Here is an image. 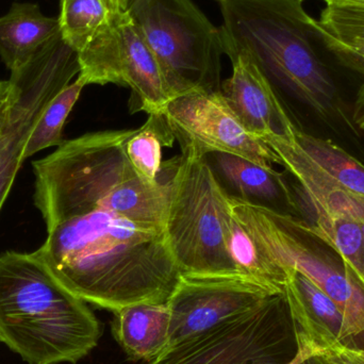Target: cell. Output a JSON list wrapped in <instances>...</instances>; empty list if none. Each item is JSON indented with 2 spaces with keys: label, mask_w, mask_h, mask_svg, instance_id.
Segmentation results:
<instances>
[{
  "label": "cell",
  "mask_w": 364,
  "mask_h": 364,
  "mask_svg": "<svg viewBox=\"0 0 364 364\" xmlns=\"http://www.w3.org/2000/svg\"><path fill=\"white\" fill-rule=\"evenodd\" d=\"M36 255L58 282L87 304L119 311L166 304L181 273L166 231L94 210L45 223Z\"/></svg>",
  "instance_id": "6da1fadb"
},
{
  "label": "cell",
  "mask_w": 364,
  "mask_h": 364,
  "mask_svg": "<svg viewBox=\"0 0 364 364\" xmlns=\"http://www.w3.org/2000/svg\"><path fill=\"white\" fill-rule=\"evenodd\" d=\"M134 132H90L32 162L34 205L45 223L102 210L164 229L168 181H145L132 168L125 145Z\"/></svg>",
  "instance_id": "7a4b0ae2"
},
{
  "label": "cell",
  "mask_w": 364,
  "mask_h": 364,
  "mask_svg": "<svg viewBox=\"0 0 364 364\" xmlns=\"http://www.w3.org/2000/svg\"><path fill=\"white\" fill-rule=\"evenodd\" d=\"M224 53L252 61L282 90L335 129L358 128L314 47L311 16L299 0H215Z\"/></svg>",
  "instance_id": "3957f363"
},
{
  "label": "cell",
  "mask_w": 364,
  "mask_h": 364,
  "mask_svg": "<svg viewBox=\"0 0 364 364\" xmlns=\"http://www.w3.org/2000/svg\"><path fill=\"white\" fill-rule=\"evenodd\" d=\"M100 322L36 252L0 255V342L28 364L77 363L97 346Z\"/></svg>",
  "instance_id": "277c9868"
},
{
  "label": "cell",
  "mask_w": 364,
  "mask_h": 364,
  "mask_svg": "<svg viewBox=\"0 0 364 364\" xmlns=\"http://www.w3.org/2000/svg\"><path fill=\"white\" fill-rule=\"evenodd\" d=\"M231 212L259 250L282 269L309 278L341 309L364 348V288L340 255L303 218L275 211L227 192Z\"/></svg>",
  "instance_id": "5b68a950"
},
{
  "label": "cell",
  "mask_w": 364,
  "mask_h": 364,
  "mask_svg": "<svg viewBox=\"0 0 364 364\" xmlns=\"http://www.w3.org/2000/svg\"><path fill=\"white\" fill-rule=\"evenodd\" d=\"M170 164L164 231L181 275L243 276L225 243L222 209L226 190L207 160L181 153Z\"/></svg>",
  "instance_id": "8992f818"
},
{
  "label": "cell",
  "mask_w": 364,
  "mask_h": 364,
  "mask_svg": "<svg viewBox=\"0 0 364 364\" xmlns=\"http://www.w3.org/2000/svg\"><path fill=\"white\" fill-rule=\"evenodd\" d=\"M127 11L173 98L193 90L220 91V29L192 0H130Z\"/></svg>",
  "instance_id": "52a82bcc"
},
{
  "label": "cell",
  "mask_w": 364,
  "mask_h": 364,
  "mask_svg": "<svg viewBox=\"0 0 364 364\" xmlns=\"http://www.w3.org/2000/svg\"><path fill=\"white\" fill-rule=\"evenodd\" d=\"M297 352L296 328L284 293L171 344L149 364H288Z\"/></svg>",
  "instance_id": "ba28073f"
},
{
  "label": "cell",
  "mask_w": 364,
  "mask_h": 364,
  "mask_svg": "<svg viewBox=\"0 0 364 364\" xmlns=\"http://www.w3.org/2000/svg\"><path fill=\"white\" fill-rule=\"evenodd\" d=\"M80 73L78 55L60 34L29 63L11 72V94L0 113V210L45 108Z\"/></svg>",
  "instance_id": "9c48e42d"
},
{
  "label": "cell",
  "mask_w": 364,
  "mask_h": 364,
  "mask_svg": "<svg viewBox=\"0 0 364 364\" xmlns=\"http://www.w3.org/2000/svg\"><path fill=\"white\" fill-rule=\"evenodd\" d=\"M78 55V78L85 85L109 83L129 87L136 111L161 113L173 100L159 63L128 11L115 12L110 23Z\"/></svg>",
  "instance_id": "30bf717a"
},
{
  "label": "cell",
  "mask_w": 364,
  "mask_h": 364,
  "mask_svg": "<svg viewBox=\"0 0 364 364\" xmlns=\"http://www.w3.org/2000/svg\"><path fill=\"white\" fill-rule=\"evenodd\" d=\"M161 113L181 153L200 158L230 154L267 168L278 164L277 155L246 132L220 91L193 90L173 98Z\"/></svg>",
  "instance_id": "8fae6325"
},
{
  "label": "cell",
  "mask_w": 364,
  "mask_h": 364,
  "mask_svg": "<svg viewBox=\"0 0 364 364\" xmlns=\"http://www.w3.org/2000/svg\"><path fill=\"white\" fill-rule=\"evenodd\" d=\"M279 295L243 276H182L168 301L170 346L256 309Z\"/></svg>",
  "instance_id": "7c38bea8"
},
{
  "label": "cell",
  "mask_w": 364,
  "mask_h": 364,
  "mask_svg": "<svg viewBox=\"0 0 364 364\" xmlns=\"http://www.w3.org/2000/svg\"><path fill=\"white\" fill-rule=\"evenodd\" d=\"M232 74L220 92L246 132L261 139L267 134L292 136L297 129L278 92L247 58H231Z\"/></svg>",
  "instance_id": "4fadbf2b"
},
{
  "label": "cell",
  "mask_w": 364,
  "mask_h": 364,
  "mask_svg": "<svg viewBox=\"0 0 364 364\" xmlns=\"http://www.w3.org/2000/svg\"><path fill=\"white\" fill-rule=\"evenodd\" d=\"M260 140L277 155L278 164L296 181L294 190L301 205L364 225V199L348 192L318 166L299 144L295 134H267Z\"/></svg>",
  "instance_id": "5bb4252c"
},
{
  "label": "cell",
  "mask_w": 364,
  "mask_h": 364,
  "mask_svg": "<svg viewBox=\"0 0 364 364\" xmlns=\"http://www.w3.org/2000/svg\"><path fill=\"white\" fill-rule=\"evenodd\" d=\"M288 273L284 296L297 336L321 353L340 346L355 348L350 325L335 301L296 269Z\"/></svg>",
  "instance_id": "9a60e30c"
},
{
  "label": "cell",
  "mask_w": 364,
  "mask_h": 364,
  "mask_svg": "<svg viewBox=\"0 0 364 364\" xmlns=\"http://www.w3.org/2000/svg\"><path fill=\"white\" fill-rule=\"evenodd\" d=\"M205 158L220 184L235 191L231 195L301 218L294 188L275 168H263L230 154L212 153Z\"/></svg>",
  "instance_id": "2e32d148"
},
{
  "label": "cell",
  "mask_w": 364,
  "mask_h": 364,
  "mask_svg": "<svg viewBox=\"0 0 364 364\" xmlns=\"http://www.w3.org/2000/svg\"><path fill=\"white\" fill-rule=\"evenodd\" d=\"M61 34L60 19L47 16L40 6L15 2L0 17V58L10 72L29 63Z\"/></svg>",
  "instance_id": "e0dca14e"
},
{
  "label": "cell",
  "mask_w": 364,
  "mask_h": 364,
  "mask_svg": "<svg viewBox=\"0 0 364 364\" xmlns=\"http://www.w3.org/2000/svg\"><path fill=\"white\" fill-rule=\"evenodd\" d=\"M113 333L132 360L153 361L170 346L168 304H136L114 312Z\"/></svg>",
  "instance_id": "ac0fdd59"
},
{
  "label": "cell",
  "mask_w": 364,
  "mask_h": 364,
  "mask_svg": "<svg viewBox=\"0 0 364 364\" xmlns=\"http://www.w3.org/2000/svg\"><path fill=\"white\" fill-rule=\"evenodd\" d=\"M226 194L222 209L223 229L227 250L235 267L244 277L250 278L278 294H284L288 282V272L259 250L231 212L227 203Z\"/></svg>",
  "instance_id": "d6986e66"
},
{
  "label": "cell",
  "mask_w": 364,
  "mask_h": 364,
  "mask_svg": "<svg viewBox=\"0 0 364 364\" xmlns=\"http://www.w3.org/2000/svg\"><path fill=\"white\" fill-rule=\"evenodd\" d=\"M301 215L310 228L326 241L364 288V231L356 220L333 215L321 210L301 205Z\"/></svg>",
  "instance_id": "ffe728a7"
},
{
  "label": "cell",
  "mask_w": 364,
  "mask_h": 364,
  "mask_svg": "<svg viewBox=\"0 0 364 364\" xmlns=\"http://www.w3.org/2000/svg\"><path fill=\"white\" fill-rule=\"evenodd\" d=\"M175 136L162 113L149 114L142 127L134 129L126 142L128 159L139 176L147 182L160 181L162 147H172Z\"/></svg>",
  "instance_id": "44dd1931"
},
{
  "label": "cell",
  "mask_w": 364,
  "mask_h": 364,
  "mask_svg": "<svg viewBox=\"0 0 364 364\" xmlns=\"http://www.w3.org/2000/svg\"><path fill=\"white\" fill-rule=\"evenodd\" d=\"M295 139L304 151L348 192L364 199V164L328 139L318 138L299 128Z\"/></svg>",
  "instance_id": "7402d4cb"
},
{
  "label": "cell",
  "mask_w": 364,
  "mask_h": 364,
  "mask_svg": "<svg viewBox=\"0 0 364 364\" xmlns=\"http://www.w3.org/2000/svg\"><path fill=\"white\" fill-rule=\"evenodd\" d=\"M60 2L62 38L77 53L110 23L117 12L108 0H60Z\"/></svg>",
  "instance_id": "603a6c76"
},
{
  "label": "cell",
  "mask_w": 364,
  "mask_h": 364,
  "mask_svg": "<svg viewBox=\"0 0 364 364\" xmlns=\"http://www.w3.org/2000/svg\"><path fill=\"white\" fill-rule=\"evenodd\" d=\"M85 87V82L80 78H77L49 102L28 139L23 155L25 160L38 151L63 144L62 134L64 125Z\"/></svg>",
  "instance_id": "cb8c5ba5"
},
{
  "label": "cell",
  "mask_w": 364,
  "mask_h": 364,
  "mask_svg": "<svg viewBox=\"0 0 364 364\" xmlns=\"http://www.w3.org/2000/svg\"><path fill=\"white\" fill-rule=\"evenodd\" d=\"M312 30L316 40L322 41L329 53H333L342 65L364 77L363 40H338L324 32L316 31L314 28Z\"/></svg>",
  "instance_id": "d4e9b609"
},
{
  "label": "cell",
  "mask_w": 364,
  "mask_h": 364,
  "mask_svg": "<svg viewBox=\"0 0 364 364\" xmlns=\"http://www.w3.org/2000/svg\"><path fill=\"white\" fill-rule=\"evenodd\" d=\"M325 364H364V348L337 346L320 355Z\"/></svg>",
  "instance_id": "484cf974"
},
{
  "label": "cell",
  "mask_w": 364,
  "mask_h": 364,
  "mask_svg": "<svg viewBox=\"0 0 364 364\" xmlns=\"http://www.w3.org/2000/svg\"><path fill=\"white\" fill-rule=\"evenodd\" d=\"M353 122L358 130L364 132V82L358 92H357L356 102H355L354 113H353Z\"/></svg>",
  "instance_id": "4316f807"
},
{
  "label": "cell",
  "mask_w": 364,
  "mask_h": 364,
  "mask_svg": "<svg viewBox=\"0 0 364 364\" xmlns=\"http://www.w3.org/2000/svg\"><path fill=\"white\" fill-rule=\"evenodd\" d=\"M326 6H339V8L363 9L364 0H323Z\"/></svg>",
  "instance_id": "83f0119b"
},
{
  "label": "cell",
  "mask_w": 364,
  "mask_h": 364,
  "mask_svg": "<svg viewBox=\"0 0 364 364\" xmlns=\"http://www.w3.org/2000/svg\"><path fill=\"white\" fill-rule=\"evenodd\" d=\"M11 94L10 81H0V113L4 110Z\"/></svg>",
  "instance_id": "f1b7e54d"
},
{
  "label": "cell",
  "mask_w": 364,
  "mask_h": 364,
  "mask_svg": "<svg viewBox=\"0 0 364 364\" xmlns=\"http://www.w3.org/2000/svg\"><path fill=\"white\" fill-rule=\"evenodd\" d=\"M108 1L110 2L111 6L114 9V11L119 12V11L127 10L130 0H108Z\"/></svg>",
  "instance_id": "f546056e"
},
{
  "label": "cell",
  "mask_w": 364,
  "mask_h": 364,
  "mask_svg": "<svg viewBox=\"0 0 364 364\" xmlns=\"http://www.w3.org/2000/svg\"><path fill=\"white\" fill-rule=\"evenodd\" d=\"M299 1L304 2L305 1V0H299Z\"/></svg>",
  "instance_id": "4dcf8cb0"
},
{
  "label": "cell",
  "mask_w": 364,
  "mask_h": 364,
  "mask_svg": "<svg viewBox=\"0 0 364 364\" xmlns=\"http://www.w3.org/2000/svg\"><path fill=\"white\" fill-rule=\"evenodd\" d=\"M363 231H364V225H363Z\"/></svg>",
  "instance_id": "1f68e13d"
}]
</instances>
